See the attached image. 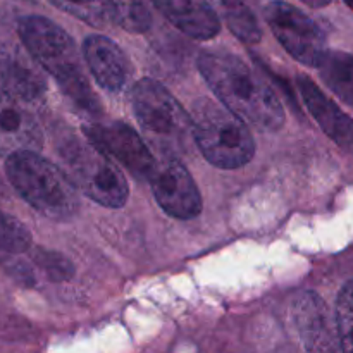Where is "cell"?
<instances>
[{
    "label": "cell",
    "instance_id": "6da1fadb",
    "mask_svg": "<svg viewBox=\"0 0 353 353\" xmlns=\"http://www.w3.org/2000/svg\"><path fill=\"white\" fill-rule=\"evenodd\" d=\"M199 69L217 99L245 123L261 131H278L285 110L271 86L238 55L203 52Z\"/></svg>",
    "mask_w": 353,
    "mask_h": 353
},
{
    "label": "cell",
    "instance_id": "7a4b0ae2",
    "mask_svg": "<svg viewBox=\"0 0 353 353\" xmlns=\"http://www.w3.org/2000/svg\"><path fill=\"white\" fill-rule=\"evenodd\" d=\"M17 30L31 57L57 79L65 95L83 109L97 110L95 95L79 68L74 40L61 26L41 16L23 17Z\"/></svg>",
    "mask_w": 353,
    "mask_h": 353
},
{
    "label": "cell",
    "instance_id": "3957f363",
    "mask_svg": "<svg viewBox=\"0 0 353 353\" xmlns=\"http://www.w3.org/2000/svg\"><path fill=\"white\" fill-rule=\"evenodd\" d=\"M6 172L16 192L41 216L68 221L78 214L79 199L74 183L37 150H17L7 155Z\"/></svg>",
    "mask_w": 353,
    "mask_h": 353
},
{
    "label": "cell",
    "instance_id": "277c9868",
    "mask_svg": "<svg viewBox=\"0 0 353 353\" xmlns=\"http://www.w3.org/2000/svg\"><path fill=\"white\" fill-rule=\"evenodd\" d=\"M192 133L203 157L219 169H238L255 154L250 131L240 116L209 99L192 107Z\"/></svg>",
    "mask_w": 353,
    "mask_h": 353
},
{
    "label": "cell",
    "instance_id": "5b68a950",
    "mask_svg": "<svg viewBox=\"0 0 353 353\" xmlns=\"http://www.w3.org/2000/svg\"><path fill=\"white\" fill-rule=\"evenodd\" d=\"M59 152L69 179L88 199L110 209L126 203L130 195L126 178L97 143L71 138Z\"/></svg>",
    "mask_w": 353,
    "mask_h": 353
},
{
    "label": "cell",
    "instance_id": "8992f818",
    "mask_svg": "<svg viewBox=\"0 0 353 353\" xmlns=\"http://www.w3.org/2000/svg\"><path fill=\"white\" fill-rule=\"evenodd\" d=\"M133 110L148 137L164 145H185L192 131V116L159 81L143 78L134 85Z\"/></svg>",
    "mask_w": 353,
    "mask_h": 353
},
{
    "label": "cell",
    "instance_id": "52a82bcc",
    "mask_svg": "<svg viewBox=\"0 0 353 353\" xmlns=\"http://www.w3.org/2000/svg\"><path fill=\"white\" fill-rule=\"evenodd\" d=\"M264 16L279 43L293 59L305 65H319L326 55V38L307 14L283 0L269 2Z\"/></svg>",
    "mask_w": 353,
    "mask_h": 353
},
{
    "label": "cell",
    "instance_id": "ba28073f",
    "mask_svg": "<svg viewBox=\"0 0 353 353\" xmlns=\"http://www.w3.org/2000/svg\"><path fill=\"white\" fill-rule=\"evenodd\" d=\"M159 205L172 217L192 219L202 212V196L188 169L174 159L157 162L150 179Z\"/></svg>",
    "mask_w": 353,
    "mask_h": 353
},
{
    "label": "cell",
    "instance_id": "9c48e42d",
    "mask_svg": "<svg viewBox=\"0 0 353 353\" xmlns=\"http://www.w3.org/2000/svg\"><path fill=\"white\" fill-rule=\"evenodd\" d=\"M88 137L107 155L117 159L131 174L140 179H150L157 162L133 128L124 123H109L90 128Z\"/></svg>",
    "mask_w": 353,
    "mask_h": 353
},
{
    "label": "cell",
    "instance_id": "30bf717a",
    "mask_svg": "<svg viewBox=\"0 0 353 353\" xmlns=\"http://www.w3.org/2000/svg\"><path fill=\"white\" fill-rule=\"evenodd\" d=\"M83 55L95 81L109 92L123 90L133 74V65L128 55L107 37L92 34L86 38Z\"/></svg>",
    "mask_w": 353,
    "mask_h": 353
},
{
    "label": "cell",
    "instance_id": "8fae6325",
    "mask_svg": "<svg viewBox=\"0 0 353 353\" xmlns=\"http://www.w3.org/2000/svg\"><path fill=\"white\" fill-rule=\"evenodd\" d=\"M43 134L34 117L21 105L16 97L0 88V155L17 150H38Z\"/></svg>",
    "mask_w": 353,
    "mask_h": 353
},
{
    "label": "cell",
    "instance_id": "7c38bea8",
    "mask_svg": "<svg viewBox=\"0 0 353 353\" xmlns=\"http://www.w3.org/2000/svg\"><path fill=\"white\" fill-rule=\"evenodd\" d=\"M300 95L305 102L324 133L343 150L353 154V119L343 112L334 102H331L307 76H299L296 79Z\"/></svg>",
    "mask_w": 353,
    "mask_h": 353
},
{
    "label": "cell",
    "instance_id": "4fadbf2b",
    "mask_svg": "<svg viewBox=\"0 0 353 353\" xmlns=\"http://www.w3.org/2000/svg\"><path fill=\"white\" fill-rule=\"evenodd\" d=\"M178 30L196 40H209L221 30L219 17L207 0H152Z\"/></svg>",
    "mask_w": 353,
    "mask_h": 353
},
{
    "label": "cell",
    "instance_id": "5bb4252c",
    "mask_svg": "<svg viewBox=\"0 0 353 353\" xmlns=\"http://www.w3.org/2000/svg\"><path fill=\"white\" fill-rule=\"evenodd\" d=\"M0 83L19 102L28 103L40 100L47 90L40 69L16 48L0 54Z\"/></svg>",
    "mask_w": 353,
    "mask_h": 353
},
{
    "label": "cell",
    "instance_id": "9a60e30c",
    "mask_svg": "<svg viewBox=\"0 0 353 353\" xmlns=\"http://www.w3.org/2000/svg\"><path fill=\"white\" fill-rule=\"evenodd\" d=\"M302 340L309 350H336L334 341H340L338 327H333L330 314L323 300L314 293H305L299 299L295 309ZM341 343V341H340Z\"/></svg>",
    "mask_w": 353,
    "mask_h": 353
},
{
    "label": "cell",
    "instance_id": "2e32d148",
    "mask_svg": "<svg viewBox=\"0 0 353 353\" xmlns=\"http://www.w3.org/2000/svg\"><path fill=\"white\" fill-rule=\"evenodd\" d=\"M317 68L323 81L333 90L334 95L353 107V55L330 50Z\"/></svg>",
    "mask_w": 353,
    "mask_h": 353
},
{
    "label": "cell",
    "instance_id": "e0dca14e",
    "mask_svg": "<svg viewBox=\"0 0 353 353\" xmlns=\"http://www.w3.org/2000/svg\"><path fill=\"white\" fill-rule=\"evenodd\" d=\"M64 12L95 28H107L117 21V6L112 0H48Z\"/></svg>",
    "mask_w": 353,
    "mask_h": 353
},
{
    "label": "cell",
    "instance_id": "ac0fdd59",
    "mask_svg": "<svg viewBox=\"0 0 353 353\" xmlns=\"http://www.w3.org/2000/svg\"><path fill=\"white\" fill-rule=\"evenodd\" d=\"M224 14H226V21L230 24L231 31L240 40H243L245 43H257V41H261V26H259L257 17H255V14L252 12L247 3L241 2L224 6Z\"/></svg>",
    "mask_w": 353,
    "mask_h": 353
},
{
    "label": "cell",
    "instance_id": "d6986e66",
    "mask_svg": "<svg viewBox=\"0 0 353 353\" xmlns=\"http://www.w3.org/2000/svg\"><path fill=\"white\" fill-rule=\"evenodd\" d=\"M31 245V234L14 217L0 212V252L2 254H21Z\"/></svg>",
    "mask_w": 353,
    "mask_h": 353
},
{
    "label": "cell",
    "instance_id": "ffe728a7",
    "mask_svg": "<svg viewBox=\"0 0 353 353\" xmlns=\"http://www.w3.org/2000/svg\"><path fill=\"white\" fill-rule=\"evenodd\" d=\"M336 327L341 348L353 352V281L347 283L338 296Z\"/></svg>",
    "mask_w": 353,
    "mask_h": 353
},
{
    "label": "cell",
    "instance_id": "44dd1931",
    "mask_svg": "<svg viewBox=\"0 0 353 353\" xmlns=\"http://www.w3.org/2000/svg\"><path fill=\"white\" fill-rule=\"evenodd\" d=\"M117 21H121V24L130 31L141 33V31L148 30L152 21L148 3L145 0H133L123 10L121 7H117Z\"/></svg>",
    "mask_w": 353,
    "mask_h": 353
},
{
    "label": "cell",
    "instance_id": "7402d4cb",
    "mask_svg": "<svg viewBox=\"0 0 353 353\" xmlns=\"http://www.w3.org/2000/svg\"><path fill=\"white\" fill-rule=\"evenodd\" d=\"M34 261H37L38 265H41L45 269V272L50 276V279H55V281L68 279L72 274V265L64 257H61V255L38 250L37 255H34Z\"/></svg>",
    "mask_w": 353,
    "mask_h": 353
},
{
    "label": "cell",
    "instance_id": "603a6c76",
    "mask_svg": "<svg viewBox=\"0 0 353 353\" xmlns=\"http://www.w3.org/2000/svg\"><path fill=\"white\" fill-rule=\"evenodd\" d=\"M302 2L310 7H326L331 0H302Z\"/></svg>",
    "mask_w": 353,
    "mask_h": 353
},
{
    "label": "cell",
    "instance_id": "cb8c5ba5",
    "mask_svg": "<svg viewBox=\"0 0 353 353\" xmlns=\"http://www.w3.org/2000/svg\"><path fill=\"white\" fill-rule=\"evenodd\" d=\"M245 2V0H223L224 6H231V3H241Z\"/></svg>",
    "mask_w": 353,
    "mask_h": 353
},
{
    "label": "cell",
    "instance_id": "d4e9b609",
    "mask_svg": "<svg viewBox=\"0 0 353 353\" xmlns=\"http://www.w3.org/2000/svg\"><path fill=\"white\" fill-rule=\"evenodd\" d=\"M345 3H347L348 7H352V9H353V0H345Z\"/></svg>",
    "mask_w": 353,
    "mask_h": 353
}]
</instances>
